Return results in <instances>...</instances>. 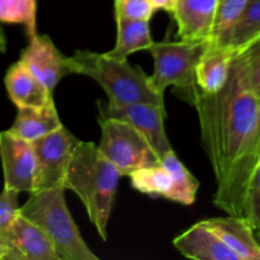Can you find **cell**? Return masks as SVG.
I'll use <instances>...</instances> for the list:
<instances>
[{
	"label": "cell",
	"instance_id": "cell-26",
	"mask_svg": "<svg viewBox=\"0 0 260 260\" xmlns=\"http://www.w3.org/2000/svg\"><path fill=\"white\" fill-rule=\"evenodd\" d=\"M19 192L3 188L0 193V234H4L19 215Z\"/></svg>",
	"mask_w": 260,
	"mask_h": 260
},
{
	"label": "cell",
	"instance_id": "cell-24",
	"mask_svg": "<svg viewBox=\"0 0 260 260\" xmlns=\"http://www.w3.org/2000/svg\"><path fill=\"white\" fill-rule=\"evenodd\" d=\"M244 220L253 229L260 243V165H256L249 183L244 205Z\"/></svg>",
	"mask_w": 260,
	"mask_h": 260
},
{
	"label": "cell",
	"instance_id": "cell-3",
	"mask_svg": "<svg viewBox=\"0 0 260 260\" xmlns=\"http://www.w3.org/2000/svg\"><path fill=\"white\" fill-rule=\"evenodd\" d=\"M70 58L74 74L96 81L106 91L109 106L147 103L164 108V96L152 89L149 75L139 66H132L128 60H117L107 53L88 50H76Z\"/></svg>",
	"mask_w": 260,
	"mask_h": 260
},
{
	"label": "cell",
	"instance_id": "cell-18",
	"mask_svg": "<svg viewBox=\"0 0 260 260\" xmlns=\"http://www.w3.org/2000/svg\"><path fill=\"white\" fill-rule=\"evenodd\" d=\"M63 126L55 102H51L42 108L18 109L17 117L8 131L23 140L33 142L41 137L47 136Z\"/></svg>",
	"mask_w": 260,
	"mask_h": 260
},
{
	"label": "cell",
	"instance_id": "cell-20",
	"mask_svg": "<svg viewBox=\"0 0 260 260\" xmlns=\"http://www.w3.org/2000/svg\"><path fill=\"white\" fill-rule=\"evenodd\" d=\"M116 45L111 51L106 52L109 57L127 60L129 55L137 51L149 50L150 46L154 43L149 20L116 19Z\"/></svg>",
	"mask_w": 260,
	"mask_h": 260
},
{
	"label": "cell",
	"instance_id": "cell-5",
	"mask_svg": "<svg viewBox=\"0 0 260 260\" xmlns=\"http://www.w3.org/2000/svg\"><path fill=\"white\" fill-rule=\"evenodd\" d=\"M135 190L151 198L162 197L183 206L196 202L200 182L178 159L174 150L156 164L142 168L129 175Z\"/></svg>",
	"mask_w": 260,
	"mask_h": 260
},
{
	"label": "cell",
	"instance_id": "cell-10",
	"mask_svg": "<svg viewBox=\"0 0 260 260\" xmlns=\"http://www.w3.org/2000/svg\"><path fill=\"white\" fill-rule=\"evenodd\" d=\"M0 160L4 187L19 193H33L37 185L38 164L32 142L12 132H0Z\"/></svg>",
	"mask_w": 260,
	"mask_h": 260
},
{
	"label": "cell",
	"instance_id": "cell-30",
	"mask_svg": "<svg viewBox=\"0 0 260 260\" xmlns=\"http://www.w3.org/2000/svg\"><path fill=\"white\" fill-rule=\"evenodd\" d=\"M258 165H260V155H259V160H258Z\"/></svg>",
	"mask_w": 260,
	"mask_h": 260
},
{
	"label": "cell",
	"instance_id": "cell-28",
	"mask_svg": "<svg viewBox=\"0 0 260 260\" xmlns=\"http://www.w3.org/2000/svg\"><path fill=\"white\" fill-rule=\"evenodd\" d=\"M0 260H12V250L0 234Z\"/></svg>",
	"mask_w": 260,
	"mask_h": 260
},
{
	"label": "cell",
	"instance_id": "cell-14",
	"mask_svg": "<svg viewBox=\"0 0 260 260\" xmlns=\"http://www.w3.org/2000/svg\"><path fill=\"white\" fill-rule=\"evenodd\" d=\"M173 245L185 258L194 260H239L238 255L206 225L194 223L173 240Z\"/></svg>",
	"mask_w": 260,
	"mask_h": 260
},
{
	"label": "cell",
	"instance_id": "cell-15",
	"mask_svg": "<svg viewBox=\"0 0 260 260\" xmlns=\"http://www.w3.org/2000/svg\"><path fill=\"white\" fill-rule=\"evenodd\" d=\"M239 260H260V243L244 218L230 216L202 220Z\"/></svg>",
	"mask_w": 260,
	"mask_h": 260
},
{
	"label": "cell",
	"instance_id": "cell-29",
	"mask_svg": "<svg viewBox=\"0 0 260 260\" xmlns=\"http://www.w3.org/2000/svg\"><path fill=\"white\" fill-rule=\"evenodd\" d=\"M8 43H7V37H5V33L3 30V28L0 27V53L7 52Z\"/></svg>",
	"mask_w": 260,
	"mask_h": 260
},
{
	"label": "cell",
	"instance_id": "cell-1",
	"mask_svg": "<svg viewBox=\"0 0 260 260\" xmlns=\"http://www.w3.org/2000/svg\"><path fill=\"white\" fill-rule=\"evenodd\" d=\"M196 108L201 141L216 179L213 203L228 215L244 218L249 183L260 155V96L233 61L220 91L205 94L197 85L175 89Z\"/></svg>",
	"mask_w": 260,
	"mask_h": 260
},
{
	"label": "cell",
	"instance_id": "cell-27",
	"mask_svg": "<svg viewBox=\"0 0 260 260\" xmlns=\"http://www.w3.org/2000/svg\"><path fill=\"white\" fill-rule=\"evenodd\" d=\"M151 4L154 5L155 10H165V12H172L177 0H150Z\"/></svg>",
	"mask_w": 260,
	"mask_h": 260
},
{
	"label": "cell",
	"instance_id": "cell-7",
	"mask_svg": "<svg viewBox=\"0 0 260 260\" xmlns=\"http://www.w3.org/2000/svg\"><path fill=\"white\" fill-rule=\"evenodd\" d=\"M206 42L192 43L154 42L149 52L154 57V73L149 76L152 89L164 96L165 89L173 85L175 89H187L196 86V69Z\"/></svg>",
	"mask_w": 260,
	"mask_h": 260
},
{
	"label": "cell",
	"instance_id": "cell-4",
	"mask_svg": "<svg viewBox=\"0 0 260 260\" xmlns=\"http://www.w3.org/2000/svg\"><path fill=\"white\" fill-rule=\"evenodd\" d=\"M65 190L63 187L36 190L20 206L19 213L45 231L60 260H98L69 211Z\"/></svg>",
	"mask_w": 260,
	"mask_h": 260
},
{
	"label": "cell",
	"instance_id": "cell-9",
	"mask_svg": "<svg viewBox=\"0 0 260 260\" xmlns=\"http://www.w3.org/2000/svg\"><path fill=\"white\" fill-rule=\"evenodd\" d=\"M99 118H114L127 122L147 140L155 154L161 159L173 151L172 144L165 132V108L156 104L137 103L122 107H112L106 102H98Z\"/></svg>",
	"mask_w": 260,
	"mask_h": 260
},
{
	"label": "cell",
	"instance_id": "cell-23",
	"mask_svg": "<svg viewBox=\"0 0 260 260\" xmlns=\"http://www.w3.org/2000/svg\"><path fill=\"white\" fill-rule=\"evenodd\" d=\"M248 2L249 0H218L211 41L223 35L239 19Z\"/></svg>",
	"mask_w": 260,
	"mask_h": 260
},
{
	"label": "cell",
	"instance_id": "cell-6",
	"mask_svg": "<svg viewBox=\"0 0 260 260\" xmlns=\"http://www.w3.org/2000/svg\"><path fill=\"white\" fill-rule=\"evenodd\" d=\"M101 141L98 150L114 165L122 177L159 161L151 145L127 122L114 118H98Z\"/></svg>",
	"mask_w": 260,
	"mask_h": 260
},
{
	"label": "cell",
	"instance_id": "cell-12",
	"mask_svg": "<svg viewBox=\"0 0 260 260\" xmlns=\"http://www.w3.org/2000/svg\"><path fill=\"white\" fill-rule=\"evenodd\" d=\"M217 5L218 0H177L170 13L177 23L180 41H211Z\"/></svg>",
	"mask_w": 260,
	"mask_h": 260
},
{
	"label": "cell",
	"instance_id": "cell-16",
	"mask_svg": "<svg viewBox=\"0 0 260 260\" xmlns=\"http://www.w3.org/2000/svg\"><path fill=\"white\" fill-rule=\"evenodd\" d=\"M4 83L10 101L18 109L42 108L53 102L52 93L20 61L10 66Z\"/></svg>",
	"mask_w": 260,
	"mask_h": 260
},
{
	"label": "cell",
	"instance_id": "cell-8",
	"mask_svg": "<svg viewBox=\"0 0 260 260\" xmlns=\"http://www.w3.org/2000/svg\"><path fill=\"white\" fill-rule=\"evenodd\" d=\"M79 142L80 140L65 126L32 142L38 164L36 190L63 187L65 175Z\"/></svg>",
	"mask_w": 260,
	"mask_h": 260
},
{
	"label": "cell",
	"instance_id": "cell-19",
	"mask_svg": "<svg viewBox=\"0 0 260 260\" xmlns=\"http://www.w3.org/2000/svg\"><path fill=\"white\" fill-rule=\"evenodd\" d=\"M258 37H260V0H249L239 19L212 42L226 47L236 56Z\"/></svg>",
	"mask_w": 260,
	"mask_h": 260
},
{
	"label": "cell",
	"instance_id": "cell-2",
	"mask_svg": "<svg viewBox=\"0 0 260 260\" xmlns=\"http://www.w3.org/2000/svg\"><path fill=\"white\" fill-rule=\"evenodd\" d=\"M121 177L94 142H79L65 175L63 188L80 198L89 220L103 241L108 238V223Z\"/></svg>",
	"mask_w": 260,
	"mask_h": 260
},
{
	"label": "cell",
	"instance_id": "cell-22",
	"mask_svg": "<svg viewBox=\"0 0 260 260\" xmlns=\"http://www.w3.org/2000/svg\"><path fill=\"white\" fill-rule=\"evenodd\" d=\"M250 88L260 96V37L234 57Z\"/></svg>",
	"mask_w": 260,
	"mask_h": 260
},
{
	"label": "cell",
	"instance_id": "cell-13",
	"mask_svg": "<svg viewBox=\"0 0 260 260\" xmlns=\"http://www.w3.org/2000/svg\"><path fill=\"white\" fill-rule=\"evenodd\" d=\"M3 238L12 250V260H60L45 231L20 213Z\"/></svg>",
	"mask_w": 260,
	"mask_h": 260
},
{
	"label": "cell",
	"instance_id": "cell-17",
	"mask_svg": "<svg viewBox=\"0 0 260 260\" xmlns=\"http://www.w3.org/2000/svg\"><path fill=\"white\" fill-rule=\"evenodd\" d=\"M234 55L226 47L208 41L196 69V84L205 94H215L226 85Z\"/></svg>",
	"mask_w": 260,
	"mask_h": 260
},
{
	"label": "cell",
	"instance_id": "cell-11",
	"mask_svg": "<svg viewBox=\"0 0 260 260\" xmlns=\"http://www.w3.org/2000/svg\"><path fill=\"white\" fill-rule=\"evenodd\" d=\"M19 61L51 93L65 76L74 74L70 56L63 55L50 36L38 32L29 37Z\"/></svg>",
	"mask_w": 260,
	"mask_h": 260
},
{
	"label": "cell",
	"instance_id": "cell-25",
	"mask_svg": "<svg viewBox=\"0 0 260 260\" xmlns=\"http://www.w3.org/2000/svg\"><path fill=\"white\" fill-rule=\"evenodd\" d=\"M156 12L150 0H114L116 19L151 20Z\"/></svg>",
	"mask_w": 260,
	"mask_h": 260
},
{
	"label": "cell",
	"instance_id": "cell-21",
	"mask_svg": "<svg viewBox=\"0 0 260 260\" xmlns=\"http://www.w3.org/2000/svg\"><path fill=\"white\" fill-rule=\"evenodd\" d=\"M0 22L24 25L28 37L37 33V0H0Z\"/></svg>",
	"mask_w": 260,
	"mask_h": 260
}]
</instances>
